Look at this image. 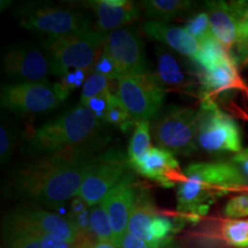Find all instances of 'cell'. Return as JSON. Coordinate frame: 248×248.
<instances>
[{"mask_svg":"<svg viewBox=\"0 0 248 248\" xmlns=\"http://www.w3.org/2000/svg\"><path fill=\"white\" fill-rule=\"evenodd\" d=\"M93 159L88 148L46 154L15 171L11 179L13 188L44 206L57 208L78 195Z\"/></svg>","mask_w":248,"mask_h":248,"instance_id":"1","label":"cell"},{"mask_svg":"<svg viewBox=\"0 0 248 248\" xmlns=\"http://www.w3.org/2000/svg\"><path fill=\"white\" fill-rule=\"evenodd\" d=\"M178 184V210L194 215L208 210L210 201L247 185V181L234 163H192L184 170Z\"/></svg>","mask_w":248,"mask_h":248,"instance_id":"2","label":"cell"},{"mask_svg":"<svg viewBox=\"0 0 248 248\" xmlns=\"http://www.w3.org/2000/svg\"><path fill=\"white\" fill-rule=\"evenodd\" d=\"M100 124L89 108L80 105L39 126L27 142L28 151L52 154L82 148L83 144L97 138Z\"/></svg>","mask_w":248,"mask_h":248,"instance_id":"3","label":"cell"},{"mask_svg":"<svg viewBox=\"0 0 248 248\" xmlns=\"http://www.w3.org/2000/svg\"><path fill=\"white\" fill-rule=\"evenodd\" d=\"M107 33L90 29L60 37H49L44 42L51 73L61 77L70 70L92 71L100 57Z\"/></svg>","mask_w":248,"mask_h":248,"instance_id":"4","label":"cell"},{"mask_svg":"<svg viewBox=\"0 0 248 248\" xmlns=\"http://www.w3.org/2000/svg\"><path fill=\"white\" fill-rule=\"evenodd\" d=\"M200 110L188 107L171 106L152 126L157 147L173 155H192L197 152Z\"/></svg>","mask_w":248,"mask_h":248,"instance_id":"5","label":"cell"},{"mask_svg":"<svg viewBox=\"0 0 248 248\" xmlns=\"http://www.w3.org/2000/svg\"><path fill=\"white\" fill-rule=\"evenodd\" d=\"M18 24L24 29L60 37L90 29L89 20L71 8L48 4H26L17 9Z\"/></svg>","mask_w":248,"mask_h":248,"instance_id":"6","label":"cell"},{"mask_svg":"<svg viewBox=\"0 0 248 248\" xmlns=\"http://www.w3.org/2000/svg\"><path fill=\"white\" fill-rule=\"evenodd\" d=\"M116 90V95L135 123L154 119L166 97V91L154 74L119 78Z\"/></svg>","mask_w":248,"mask_h":248,"instance_id":"7","label":"cell"},{"mask_svg":"<svg viewBox=\"0 0 248 248\" xmlns=\"http://www.w3.org/2000/svg\"><path fill=\"white\" fill-rule=\"evenodd\" d=\"M131 168L128 155L119 148H110L94 156L91 168L80 187L79 197L89 207L100 203L111 188L115 187Z\"/></svg>","mask_w":248,"mask_h":248,"instance_id":"8","label":"cell"},{"mask_svg":"<svg viewBox=\"0 0 248 248\" xmlns=\"http://www.w3.org/2000/svg\"><path fill=\"white\" fill-rule=\"evenodd\" d=\"M198 145L209 153H240L241 133L237 122L226 115L212 100H204L200 109Z\"/></svg>","mask_w":248,"mask_h":248,"instance_id":"9","label":"cell"},{"mask_svg":"<svg viewBox=\"0 0 248 248\" xmlns=\"http://www.w3.org/2000/svg\"><path fill=\"white\" fill-rule=\"evenodd\" d=\"M104 48L115 62L119 78L148 74L144 44L131 28L122 27L108 32Z\"/></svg>","mask_w":248,"mask_h":248,"instance_id":"10","label":"cell"},{"mask_svg":"<svg viewBox=\"0 0 248 248\" xmlns=\"http://www.w3.org/2000/svg\"><path fill=\"white\" fill-rule=\"evenodd\" d=\"M1 107L24 114L44 113L61 104L53 85L46 83L18 82L2 84L0 92Z\"/></svg>","mask_w":248,"mask_h":248,"instance_id":"11","label":"cell"},{"mask_svg":"<svg viewBox=\"0 0 248 248\" xmlns=\"http://www.w3.org/2000/svg\"><path fill=\"white\" fill-rule=\"evenodd\" d=\"M1 64L6 75L27 83H46L51 70L48 58L31 44L8 47L2 55Z\"/></svg>","mask_w":248,"mask_h":248,"instance_id":"12","label":"cell"},{"mask_svg":"<svg viewBox=\"0 0 248 248\" xmlns=\"http://www.w3.org/2000/svg\"><path fill=\"white\" fill-rule=\"evenodd\" d=\"M11 225L42 232V233L58 235L70 243L82 245L85 248H91L93 246L91 241L84 239L78 233L74 223L69 218H64L44 209L33 208V207L17 209L11 217Z\"/></svg>","mask_w":248,"mask_h":248,"instance_id":"13","label":"cell"},{"mask_svg":"<svg viewBox=\"0 0 248 248\" xmlns=\"http://www.w3.org/2000/svg\"><path fill=\"white\" fill-rule=\"evenodd\" d=\"M137 197L135 177L128 172L122 181L108 192L101 201L109 218L111 231H113V244L116 248L120 247L124 234L126 233L128 222L131 214L133 203Z\"/></svg>","mask_w":248,"mask_h":248,"instance_id":"14","label":"cell"},{"mask_svg":"<svg viewBox=\"0 0 248 248\" xmlns=\"http://www.w3.org/2000/svg\"><path fill=\"white\" fill-rule=\"evenodd\" d=\"M133 170L144 177L159 182L163 186L181 183L184 173L179 171V164L175 155L160 147H152L138 162L131 166Z\"/></svg>","mask_w":248,"mask_h":248,"instance_id":"15","label":"cell"},{"mask_svg":"<svg viewBox=\"0 0 248 248\" xmlns=\"http://www.w3.org/2000/svg\"><path fill=\"white\" fill-rule=\"evenodd\" d=\"M97 16V30L101 32L119 29L138 17L139 12L128 0H94L86 2Z\"/></svg>","mask_w":248,"mask_h":248,"instance_id":"16","label":"cell"},{"mask_svg":"<svg viewBox=\"0 0 248 248\" xmlns=\"http://www.w3.org/2000/svg\"><path fill=\"white\" fill-rule=\"evenodd\" d=\"M142 30L148 38L161 42L192 60L199 51V43L182 28L169 26L162 21L151 20L142 26Z\"/></svg>","mask_w":248,"mask_h":248,"instance_id":"17","label":"cell"},{"mask_svg":"<svg viewBox=\"0 0 248 248\" xmlns=\"http://www.w3.org/2000/svg\"><path fill=\"white\" fill-rule=\"evenodd\" d=\"M208 16L210 29L215 38L230 51L238 40L239 18L231 5L224 1H209Z\"/></svg>","mask_w":248,"mask_h":248,"instance_id":"18","label":"cell"},{"mask_svg":"<svg viewBox=\"0 0 248 248\" xmlns=\"http://www.w3.org/2000/svg\"><path fill=\"white\" fill-rule=\"evenodd\" d=\"M201 85L204 91V100H210V97L228 91V90L241 88L243 83L238 75L237 68L233 60H230L213 70L204 71Z\"/></svg>","mask_w":248,"mask_h":248,"instance_id":"19","label":"cell"},{"mask_svg":"<svg viewBox=\"0 0 248 248\" xmlns=\"http://www.w3.org/2000/svg\"><path fill=\"white\" fill-rule=\"evenodd\" d=\"M156 214H155L150 195L146 192H137V197H136L131 214H130L126 232L147 243H151L150 226Z\"/></svg>","mask_w":248,"mask_h":248,"instance_id":"20","label":"cell"},{"mask_svg":"<svg viewBox=\"0 0 248 248\" xmlns=\"http://www.w3.org/2000/svg\"><path fill=\"white\" fill-rule=\"evenodd\" d=\"M156 59L157 73L155 76L163 89H181L188 85L190 78L186 76L181 62L175 55L164 48H156Z\"/></svg>","mask_w":248,"mask_h":248,"instance_id":"21","label":"cell"},{"mask_svg":"<svg viewBox=\"0 0 248 248\" xmlns=\"http://www.w3.org/2000/svg\"><path fill=\"white\" fill-rule=\"evenodd\" d=\"M193 60L202 67L204 71H209L232 60V58L228 49L215 37L210 36L199 43V51Z\"/></svg>","mask_w":248,"mask_h":248,"instance_id":"22","label":"cell"},{"mask_svg":"<svg viewBox=\"0 0 248 248\" xmlns=\"http://www.w3.org/2000/svg\"><path fill=\"white\" fill-rule=\"evenodd\" d=\"M191 5L192 2L187 0H146L142 2L146 16L162 22L177 16Z\"/></svg>","mask_w":248,"mask_h":248,"instance_id":"23","label":"cell"},{"mask_svg":"<svg viewBox=\"0 0 248 248\" xmlns=\"http://www.w3.org/2000/svg\"><path fill=\"white\" fill-rule=\"evenodd\" d=\"M132 137L128 148V159L130 167L139 160L152 148L150 122H138L135 124Z\"/></svg>","mask_w":248,"mask_h":248,"instance_id":"24","label":"cell"},{"mask_svg":"<svg viewBox=\"0 0 248 248\" xmlns=\"http://www.w3.org/2000/svg\"><path fill=\"white\" fill-rule=\"evenodd\" d=\"M18 129L13 121L2 117L0 124V161L8 162L18 144Z\"/></svg>","mask_w":248,"mask_h":248,"instance_id":"25","label":"cell"},{"mask_svg":"<svg viewBox=\"0 0 248 248\" xmlns=\"http://www.w3.org/2000/svg\"><path fill=\"white\" fill-rule=\"evenodd\" d=\"M90 225L92 234L97 241H111L113 243V231L109 218L101 202L95 204L90 210Z\"/></svg>","mask_w":248,"mask_h":248,"instance_id":"26","label":"cell"},{"mask_svg":"<svg viewBox=\"0 0 248 248\" xmlns=\"http://www.w3.org/2000/svg\"><path fill=\"white\" fill-rule=\"evenodd\" d=\"M89 73V70L76 69L68 71L64 75H62L59 82L53 84L54 91L57 93L59 99L61 101H64L67 97H69L71 92L75 91L76 89L80 88L82 85H84L86 79L90 76Z\"/></svg>","mask_w":248,"mask_h":248,"instance_id":"27","label":"cell"},{"mask_svg":"<svg viewBox=\"0 0 248 248\" xmlns=\"http://www.w3.org/2000/svg\"><path fill=\"white\" fill-rule=\"evenodd\" d=\"M222 235L228 244L248 247V219H230L222 225Z\"/></svg>","mask_w":248,"mask_h":248,"instance_id":"28","label":"cell"},{"mask_svg":"<svg viewBox=\"0 0 248 248\" xmlns=\"http://www.w3.org/2000/svg\"><path fill=\"white\" fill-rule=\"evenodd\" d=\"M108 92H110L109 79L107 77L100 75V74H90L89 78L86 79L84 85H83L82 95H80V105L85 106L86 102L91 100L92 98Z\"/></svg>","mask_w":248,"mask_h":248,"instance_id":"29","label":"cell"},{"mask_svg":"<svg viewBox=\"0 0 248 248\" xmlns=\"http://www.w3.org/2000/svg\"><path fill=\"white\" fill-rule=\"evenodd\" d=\"M184 29L198 43L202 42V40L208 38V37L213 36L212 29H210L209 16L207 13H199L195 15L186 23Z\"/></svg>","mask_w":248,"mask_h":248,"instance_id":"30","label":"cell"},{"mask_svg":"<svg viewBox=\"0 0 248 248\" xmlns=\"http://www.w3.org/2000/svg\"><path fill=\"white\" fill-rule=\"evenodd\" d=\"M129 120V111L123 105V102L120 100V98L116 94L111 95L104 122L115 126H123Z\"/></svg>","mask_w":248,"mask_h":248,"instance_id":"31","label":"cell"},{"mask_svg":"<svg viewBox=\"0 0 248 248\" xmlns=\"http://www.w3.org/2000/svg\"><path fill=\"white\" fill-rule=\"evenodd\" d=\"M8 243L11 248H44L30 232L9 225Z\"/></svg>","mask_w":248,"mask_h":248,"instance_id":"32","label":"cell"},{"mask_svg":"<svg viewBox=\"0 0 248 248\" xmlns=\"http://www.w3.org/2000/svg\"><path fill=\"white\" fill-rule=\"evenodd\" d=\"M172 229V224L169 218L164 216L156 215L152 221V224L150 226V238L151 243L159 245L160 243L166 240Z\"/></svg>","mask_w":248,"mask_h":248,"instance_id":"33","label":"cell"},{"mask_svg":"<svg viewBox=\"0 0 248 248\" xmlns=\"http://www.w3.org/2000/svg\"><path fill=\"white\" fill-rule=\"evenodd\" d=\"M224 214L231 218H241L248 216V193L235 195L226 202Z\"/></svg>","mask_w":248,"mask_h":248,"instance_id":"34","label":"cell"},{"mask_svg":"<svg viewBox=\"0 0 248 248\" xmlns=\"http://www.w3.org/2000/svg\"><path fill=\"white\" fill-rule=\"evenodd\" d=\"M92 73L100 74V75L107 77L108 79H119V75H117V68L115 62L110 58V55L102 49L100 57L98 58L97 62H95L94 67H93Z\"/></svg>","mask_w":248,"mask_h":248,"instance_id":"35","label":"cell"},{"mask_svg":"<svg viewBox=\"0 0 248 248\" xmlns=\"http://www.w3.org/2000/svg\"><path fill=\"white\" fill-rule=\"evenodd\" d=\"M111 95L113 94L110 92L104 93V94L92 98L91 100L86 102L85 107L89 108L100 122H104L105 117H106L108 106H109V99Z\"/></svg>","mask_w":248,"mask_h":248,"instance_id":"36","label":"cell"},{"mask_svg":"<svg viewBox=\"0 0 248 248\" xmlns=\"http://www.w3.org/2000/svg\"><path fill=\"white\" fill-rule=\"evenodd\" d=\"M238 46L244 59L248 60V9L238 26Z\"/></svg>","mask_w":248,"mask_h":248,"instance_id":"37","label":"cell"},{"mask_svg":"<svg viewBox=\"0 0 248 248\" xmlns=\"http://www.w3.org/2000/svg\"><path fill=\"white\" fill-rule=\"evenodd\" d=\"M157 245L147 243V241L140 239V238L136 237V235L130 234L126 232L124 234L122 241L119 248H156Z\"/></svg>","mask_w":248,"mask_h":248,"instance_id":"38","label":"cell"},{"mask_svg":"<svg viewBox=\"0 0 248 248\" xmlns=\"http://www.w3.org/2000/svg\"><path fill=\"white\" fill-rule=\"evenodd\" d=\"M233 163L239 168V170L243 172L245 178L248 179V148L243 150L240 153H238L234 156Z\"/></svg>","mask_w":248,"mask_h":248,"instance_id":"39","label":"cell"},{"mask_svg":"<svg viewBox=\"0 0 248 248\" xmlns=\"http://www.w3.org/2000/svg\"><path fill=\"white\" fill-rule=\"evenodd\" d=\"M91 248H116V246L111 241H97Z\"/></svg>","mask_w":248,"mask_h":248,"instance_id":"40","label":"cell"},{"mask_svg":"<svg viewBox=\"0 0 248 248\" xmlns=\"http://www.w3.org/2000/svg\"><path fill=\"white\" fill-rule=\"evenodd\" d=\"M156 248H179L178 245L172 240H164L157 245Z\"/></svg>","mask_w":248,"mask_h":248,"instance_id":"41","label":"cell"}]
</instances>
